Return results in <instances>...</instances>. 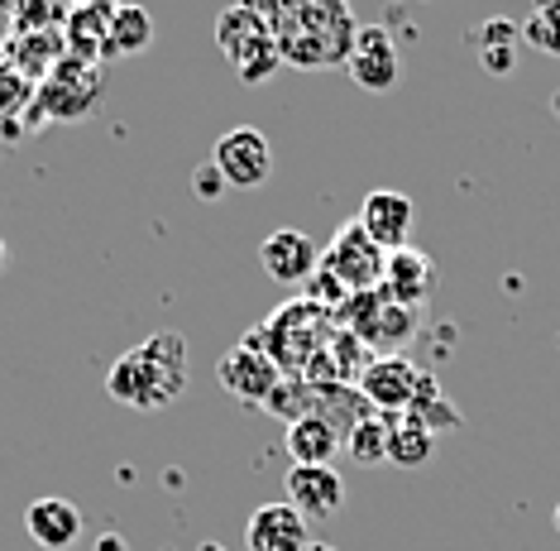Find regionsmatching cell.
Masks as SVG:
<instances>
[{
	"label": "cell",
	"instance_id": "15",
	"mask_svg": "<svg viewBox=\"0 0 560 551\" xmlns=\"http://www.w3.org/2000/svg\"><path fill=\"white\" fill-rule=\"evenodd\" d=\"M364 230H369V240H374L378 250H407V240H412V197L407 192H369L364 197V207L360 216H354Z\"/></svg>",
	"mask_w": 560,
	"mask_h": 551
},
{
	"label": "cell",
	"instance_id": "24",
	"mask_svg": "<svg viewBox=\"0 0 560 551\" xmlns=\"http://www.w3.org/2000/svg\"><path fill=\"white\" fill-rule=\"evenodd\" d=\"M522 44H532L537 54L560 58V0H537L522 20Z\"/></svg>",
	"mask_w": 560,
	"mask_h": 551
},
{
	"label": "cell",
	"instance_id": "3",
	"mask_svg": "<svg viewBox=\"0 0 560 551\" xmlns=\"http://www.w3.org/2000/svg\"><path fill=\"white\" fill-rule=\"evenodd\" d=\"M330 331H336V317H330L326 307H316L307 298H292V302L278 307V312L259 331H249V336L259 341L264 351H269V360L278 369H292V375H302V369L316 360V351L326 345Z\"/></svg>",
	"mask_w": 560,
	"mask_h": 551
},
{
	"label": "cell",
	"instance_id": "36",
	"mask_svg": "<svg viewBox=\"0 0 560 551\" xmlns=\"http://www.w3.org/2000/svg\"><path fill=\"white\" fill-rule=\"evenodd\" d=\"M556 528H560V508H556Z\"/></svg>",
	"mask_w": 560,
	"mask_h": 551
},
{
	"label": "cell",
	"instance_id": "18",
	"mask_svg": "<svg viewBox=\"0 0 560 551\" xmlns=\"http://www.w3.org/2000/svg\"><path fill=\"white\" fill-rule=\"evenodd\" d=\"M288 460L292 466H330L340 451H346V437L336 432V422H326L322 413H307L298 422H288Z\"/></svg>",
	"mask_w": 560,
	"mask_h": 551
},
{
	"label": "cell",
	"instance_id": "4",
	"mask_svg": "<svg viewBox=\"0 0 560 551\" xmlns=\"http://www.w3.org/2000/svg\"><path fill=\"white\" fill-rule=\"evenodd\" d=\"M215 48L225 54V62L240 72V82H269V77L283 68V54H278L273 24L264 15H254L249 5H235L215 15Z\"/></svg>",
	"mask_w": 560,
	"mask_h": 551
},
{
	"label": "cell",
	"instance_id": "12",
	"mask_svg": "<svg viewBox=\"0 0 560 551\" xmlns=\"http://www.w3.org/2000/svg\"><path fill=\"white\" fill-rule=\"evenodd\" d=\"M312 547V532H307V518L288 504H259L245 523V551H307Z\"/></svg>",
	"mask_w": 560,
	"mask_h": 551
},
{
	"label": "cell",
	"instance_id": "30",
	"mask_svg": "<svg viewBox=\"0 0 560 551\" xmlns=\"http://www.w3.org/2000/svg\"><path fill=\"white\" fill-rule=\"evenodd\" d=\"M96 551H130V547H125V537L106 532V537H101V542H96Z\"/></svg>",
	"mask_w": 560,
	"mask_h": 551
},
{
	"label": "cell",
	"instance_id": "6",
	"mask_svg": "<svg viewBox=\"0 0 560 551\" xmlns=\"http://www.w3.org/2000/svg\"><path fill=\"white\" fill-rule=\"evenodd\" d=\"M101 92H106L101 62L62 58L58 68L39 82V92H34V106H39L44 120H82V115H92L101 106Z\"/></svg>",
	"mask_w": 560,
	"mask_h": 551
},
{
	"label": "cell",
	"instance_id": "29",
	"mask_svg": "<svg viewBox=\"0 0 560 551\" xmlns=\"http://www.w3.org/2000/svg\"><path fill=\"white\" fill-rule=\"evenodd\" d=\"M221 187H225V177L215 173V163H201V169H197V192H201V197H215Z\"/></svg>",
	"mask_w": 560,
	"mask_h": 551
},
{
	"label": "cell",
	"instance_id": "19",
	"mask_svg": "<svg viewBox=\"0 0 560 551\" xmlns=\"http://www.w3.org/2000/svg\"><path fill=\"white\" fill-rule=\"evenodd\" d=\"M431 288H436V264H431V254L412 250V245L388 254V268H384V292L388 298H398L407 307H422L431 298Z\"/></svg>",
	"mask_w": 560,
	"mask_h": 551
},
{
	"label": "cell",
	"instance_id": "20",
	"mask_svg": "<svg viewBox=\"0 0 560 551\" xmlns=\"http://www.w3.org/2000/svg\"><path fill=\"white\" fill-rule=\"evenodd\" d=\"M436 456V432H427L412 413H388V460L393 466H427Z\"/></svg>",
	"mask_w": 560,
	"mask_h": 551
},
{
	"label": "cell",
	"instance_id": "34",
	"mask_svg": "<svg viewBox=\"0 0 560 551\" xmlns=\"http://www.w3.org/2000/svg\"><path fill=\"white\" fill-rule=\"evenodd\" d=\"M307 551H336V547H326V542H312Z\"/></svg>",
	"mask_w": 560,
	"mask_h": 551
},
{
	"label": "cell",
	"instance_id": "22",
	"mask_svg": "<svg viewBox=\"0 0 560 551\" xmlns=\"http://www.w3.org/2000/svg\"><path fill=\"white\" fill-rule=\"evenodd\" d=\"M346 456L354 466H378L388 460V413H369L346 432Z\"/></svg>",
	"mask_w": 560,
	"mask_h": 551
},
{
	"label": "cell",
	"instance_id": "2",
	"mask_svg": "<svg viewBox=\"0 0 560 551\" xmlns=\"http://www.w3.org/2000/svg\"><path fill=\"white\" fill-rule=\"evenodd\" d=\"M187 389V341L177 331H154L125 351L106 375V393L135 413H159Z\"/></svg>",
	"mask_w": 560,
	"mask_h": 551
},
{
	"label": "cell",
	"instance_id": "35",
	"mask_svg": "<svg viewBox=\"0 0 560 551\" xmlns=\"http://www.w3.org/2000/svg\"><path fill=\"white\" fill-rule=\"evenodd\" d=\"M556 115H560V92H556Z\"/></svg>",
	"mask_w": 560,
	"mask_h": 551
},
{
	"label": "cell",
	"instance_id": "33",
	"mask_svg": "<svg viewBox=\"0 0 560 551\" xmlns=\"http://www.w3.org/2000/svg\"><path fill=\"white\" fill-rule=\"evenodd\" d=\"M201 551H225L221 542H201Z\"/></svg>",
	"mask_w": 560,
	"mask_h": 551
},
{
	"label": "cell",
	"instance_id": "28",
	"mask_svg": "<svg viewBox=\"0 0 560 551\" xmlns=\"http://www.w3.org/2000/svg\"><path fill=\"white\" fill-rule=\"evenodd\" d=\"M24 101H30V82H24L15 68H0V120H5L10 111H20Z\"/></svg>",
	"mask_w": 560,
	"mask_h": 551
},
{
	"label": "cell",
	"instance_id": "25",
	"mask_svg": "<svg viewBox=\"0 0 560 551\" xmlns=\"http://www.w3.org/2000/svg\"><path fill=\"white\" fill-rule=\"evenodd\" d=\"M407 413L422 422L427 432H436V437H441L445 427H460V413H455V407L441 399L436 375H422V383H417V399H412V407H407Z\"/></svg>",
	"mask_w": 560,
	"mask_h": 551
},
{
	"label": "cell",
	"instance_id": "8",
	"mask_svg": "<svg viewBox=\"0 0 560 551\" xmlns=\"http://www.w3.org/2000/svg\"><path fill=\"white\" fill-rule=\"evenodd\" d=\"M215 173L225 177V187H264L273 173V149H269V135L254 130V125H240V130L215 139V153H211Z\"/></svg>",
	"mask_w": 560,
	"mask_h": 551
},
{
	"label": "cell",
	"instance_id": "9",
	"mask_svg": "<svg viewBox=\"0 0 560 551\" xmlns=\"http://www.w3.org/2000/svg\"><path fill=\"white\" fill-rule=\"evenodd\" d=\"M221 383H225V393H231V399L254 407V403H269V393L283 383V369L269 360V351H264L259 341L245 336L221 360Z\"/></svg>",
	"mask_w": 560,
	"mask_h": 551
},
{
	"label": "cell",
	"instance_id": "13",
	"mask_svg": "<svg viewBox=\"0 0 560 551\" xmlns=\"http://www.w3.org/2000/svg\"><path fill=\"white\" fill-rule=\"evenodd\" d=\"M116 10L120 0H78L62 20V44H68V58H82V62H101L106 58V38H110V24H116Z\"/></svg>",
	"mask_w": 560,
	"mask_h": 551
},
{
	"label": "cell",
	"instance_id": "17",
	"mask_svg": "<svg viewBox=\"0 0 560 551\" xmlns=\"http://www.w3.org/2000/svg\"><path fill=\"white\" fill-rule=\"evenodd\" d=\"M24 532L44 551H68L82 537V508L68 504V498H34L24 508Z\"/></svg>",
	"mask_w": 560,
	"mask_h": 551
},
{
	"label": "cell",
	"instance_id": "23",
	"mask_svg": "<svg viewBox=\"0 0 560 551\" xmlns=\"http://www.w3.org/2000/svg\"><path fill=\"white\" fill-rule=\"evenodd\" d=\"M517 48H522V30L513 20H503V15H493L489 24H483V38H479V54H483V68L489 72H513V62H517Z\"/></svg>",
	"mask_w": 560,
	"mask_h": 551
},
{
	"label": "cell",
	"instance_id": "16",
	"mask_svg": "<svg viewBox=\"0 0 560 551\" xmlns=\"http://www.w3.org/2000/svg\"><path fill=\"white\" fill-rule=\"evenodd\" d=\"M259 264L264 274L278 278V284H307V278L322 268V250L312 245V236L302 230H273L269 240L259 245Z\"/></svg>",
	"mask_w": 560,
	"mask_h": 551
},
{
	"label": "cell",
	"instance_id": "14",
	"mask_svg": "<svg viewBox=\"0 0 560 551\" xmlns=\"http://www.w3.org/2000/svg\"><path fill=\"white\" fill-rule=\"evenodd\" d=\"M283 484H288V504L307 523L340 514V504H346V480L336 475V466H292Z\"/></svg>",
	"mask_w": 560,
	"mask_h": 551
},
{
	"label": "cell",
	"instance_id": "1",
	"mask_svg": "<svg viewBox=\"0 0 560 551\" xmlns=\"http://www.w3.org/2000/svg\"><path fill=\"white\" fill-rule=\"evenodd\" d=\"M278 54L302 72H322L350 58L360 20L350 0H269V15Z\"/></svg>",
	"mask_w": 560,
	"mask_h": 551
},
{
	"label": "cell",
	"instance_id": "11",
	"mask_svg": "<svg viewBox=\"0 0 560 551\" xmlns=\"http://www.w3.org/2000/svg\"><path fill=\"white\" fill-rule=\"evenodd\" d=\"M417 383H422V369L407 360V355H374L354 389L364 393V403L374 413H407L417 399Z\"/></svg>",
	"mask_w": 560,
	"mask_h": 551
},
{
	"label": "cell",
	"instance_id": "7",
	"mask_svg": "<svg viewBox=\"0 0 560 551\" xmlns=\"http://www.w3.org/2000/svg\"><path fill=\"white\" fill-rule=\"evenodd\" d=\"M322 268H330L350 292H369V288H384L388 250H378L360 221H346L336 230V240L322 250Z\"/></svg>",
	"mask_w": 560,
	"mask_h": 551
},
{
	"label": "cell",
	"instance_id": "21",
	"mask_svg": "<svg viewBox=\"0 0 560 551\" xmlns=\"http://www.w3.org/2000/svg\"><path fill=\"white\" fill-rule=\"evenodd\" d=\"M154 44V15L144 5H120L106 38V58H135Z\"/></svg>",
	"mask_w": 560,
	"mask_h": 551
},
{
	"label": "cell",
	"instance_id": "27",
	"mask_svg": "<svg viewBox=\"0 0 560 551\" xmlns=\"http://www.w3.org/2000/svg\"><path fill=\"white\" fill-rule=\"evenodd\" d=\"M10 20H15V30H10V34H44V30H54L58 20H68V10H62L58 0H20ZM58 30H62V24H58Z\"/></svg>",
	"mask_w": 560,
	"mask_h": 551
},
{
	"label": "cell",
	"instance_id": "31",
	"mask_svg": "<svg viewBox=\"0 0 560 551\" xmlns=\"http://www.w3.org/2000/svg\"><path fill=\"white\" fill-rule=\"evenodd\" d=\"M15 5H20V0H0V10H5V15H15Z\"/></svg>",
	"mask_w": 560,
	"mask_h": 551
},
{
	"label": "cell",
	"instance_id": "5",
	"mask_svg": "<svg viewBox=\"0 0 560 551\" xmlns=\"http://www.w3.org/2000/svg\"><path fill=\"white\" fill-rule=\"evenodd\" d=\"M417 322H422V307H407L398 298H388L384 288L350 292V302L336 312V326L354 331V336L378 355H402V345L412 341Z\"/></svg>",
	"mask_w": 560,
	"mask_h": 551
},
{
	"label": "cell",
	"instance_id": "10",
	"mask_svg": "<svg viewBox=\"0 0 560 551\" xmlns=\"http://www.w3.org/2000/svg\"><path fill=\"white\" fill-rule=\"evenodd\" d=\"M346 68L354 77V87H364V92H393V87H398L402 58H398V44H393V34L384 24H360Z\"/></svg>",
	"mask_w": 560,
	"mask_h": 551
},
{
	"label": "cell",
	"instance_id": "32",
	"mask_svg": "<svg viewBox=\"0 0 560 551\" xmlns=\"http://www.w3.org/2000/svg\"><path fill=\"white\" fill-rule=\"evenodd\" d=\"M5 260H10V245H5V240H0V268H5Z\"/></svg>",
	"mask_w": 560,
	"mask_h": 551
},
{
	"label": "cell",
	"instance_id": "26",
	"mask_svg": "<svg viewBox=\"0 0 560 551\" xmlns=\"http://www.w3.org/2000/svg\"><path fill=\"white\" fill-rule=\"evenodd\" d=\"M316 399H322V393H316L302 375H292V379H283V383H278V389L269 393V403H264V407H269L273 417H283V422H298V417L316 413Z\"/></svg>",
	"mask_w": 560,
	"mask_h": 551
}]
</instances>
